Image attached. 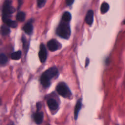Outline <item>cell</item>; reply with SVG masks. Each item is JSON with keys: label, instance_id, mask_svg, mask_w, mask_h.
<instances>
[{"label": "cell", "instance_id": "16", "mask_svg": "<svg viewBox=\"0 0 125 125\" xmlns=\"http://www.w3.org/2000/svg\"><path fill=\"white\" fill-rule=\"evenodd\" d=\"M25 14L23 12H19L16 16V19L18 21L21 22L25 20Z\"/></svg>", "mask_w": 125, "mask_h": 125}, {"label": "cell", "instance_id": "8", "mask_svg": "<svg viewBox=\"0 0 125 125\" xmlns=\"http://www.w3.org/2000/svg\"><path fill=\"white\" fill-rule=\"evenodd\" d=\"M43 119V113L42 111H38L34 115V120L36 124H41Z\"/></svg>", "mask_w": 125, "mask_h": 125}, {"label": "cell", "instance_id": "10", "mask_svg": "<svg viewBox=\"0 0 125 125\" xmlns=\"http://www.w3.org/2000/svg\"><path fill=\"white\" fill-rule=\"evenodd\" d=\"M93 21V12L91 10H89L86 15L85 17V21L87 24L91 25Z\"/></svg>", "mask_w": 125, "mask_h": 125}, {"label": "cell", "instance_id": "20", "mask_svg": "<svg viewBox=\"0 0 125 125\" xmlns=\"http://www.w3.org/2000/svg\"><path fill=\"white\" fill-rule=\"evenodd\" d=\"M74 0H66V3L67 5H71L74 2Z\"/></svg>", "mask_w": 125, "mask_h": 125}, {"label": "cell", "instance_id": "22", "mask_svg": "<svg viewBox=\"0 0 125 125\" xmlns=\"http://www.w3.org/2000/svg\"><path fill=\"white\" fill-rule=\"evenodd\" d=\"M123 23H124V24H125V20L124 21H123Z\"/></svg>", "mask_w": 125, "mask_h": 125}, {"label": "cell", "instance_id": "5", "mask_svg": "<svg viewBox=\"0 0 125 125\" xmlns=\"http://www.w3.org/2000/svg\"><path fill=\"white\" fill-rule=\"evenodd\" d=\"M39 57L41 62H44L47 58V51L44 44H41L39 52Z\"/></svg>", "mask_w": 125, "mask_h": 125}, {"label": "cell", "instance_id": "18", "mask_svg": "<svg viewBox=\"0 0 125 125\" xmlns=\"http://www.w3.org/2000/svg\"><path fill=\"white\" fill-rule=\"evenodd\" d=\"M8 61L7 57L6 56L3 54H1L0 55V63L1 64H5Z\"/></svg>", "mask_w": 125, "mask_h": 125}, {"label": "cell", "instance_id": "14", "mask_svg": "<svg viewBox=\"0 0 125 125\" xmlns=\"http://www.w3.org/2000/svg\"><path fill=\"white\" fill-rule=\"evenodd\" d=\"M71 14L68 12H64L62 16V21L65 22H68L71 20Z\"/></svg>", "mask_w": 125, "mask_h": 125}, {"label": "cell", "instance_id": "12", "mask_svg": "<svg viewBox=\"0 0 125 125\" xmlns=\"http://www.w3.org/2000/svg\"><path fill=\"white\" fill-rule=\"evenodd\" d=\"M23 29L26 33H27L28 34H30V33H32V32L33 31V25H32L31 23H27L24 26V27L23 28Z\"/></svg>", "mask_w": 125, "mask_h": 125}, {"label": "cell", "instance_id": "24", "mask_svg": "<svg viewBox=\"0 0 125 125\" xmlns=\"http://www.w3.org/2000/svg\"></svg>", "mask_w": 125, "mask_h": 125}, {"label": "cell", "instance_id": "3", "mask_svg": "<svg viewBox=\"0 0 125 125\" xmlns=\"http://www.w3.org/2000/svg\"><path fill=\"white\" fill-rule=\"evenodd\" d=\"M56 90L58 94L64 98H68L71 95V92L67 85L63 83H60L57 86Z\"/></svg>", "mask_w": 125, "mask_h": 125}, {"label": "cell", "instance_id": "13", "mask_svg": "<svg viewBox=\"0 0 125 125\" xmlns=\"http://www.w3.org/2000/svg\"><path fill=\"white\" fill-rule=\"evenodd\" d=\"M10 32V29L6 25H2L0 27V33L3 36H6Z\"/></svg>", "mask_w": 125, "mask_h": 125}, {"label": "cell", "instance_id": "15", "mask_svg": "<svg viewBox=\"0 0 125 125\" xmlns=\"http://www.w3.org/2000/svg\"><path fill=\"white\" fill-rule=\"evenodd\" d=\"M21 56V51H17L16 52H14L11 54V58L13 60H19Z\"/></svg>", "mask_w": 125, "mask_h": 125}, {"label": "cell", "instance_id": "17", "mask_svg": "<svg viewBox=\"0 0 125 125\" xmlns=\"http://www.w3.org/2000/svg\"><path fill=\"white\" fill-rule=\"evenodd\" d=\"M109 8V6L108 3L106 2H104L103 3H102L101 6V11L102 13L104 14L106 13L108 11Z\"/></svg>", "mask_w": 125, "mask_h": 125}, {"label": "cell", "instance_id": "2", "mask_svg": "<svg viewBox=\"0 0 125 125\" xmlns=\"http://www.w3.org/2000/svg\"><path fill=\"white\" fill-rule=\"evenodd\" d=\"M57 35L61 38L67 39L70 35V28L67 22L62 21L58 26L56 30Z\"/></svg>", "mask_w": 125, "mask_h": 125}, {"label": "cell", "instance_id": "23", "mask_svg": "<svg viewBox=\"0 0 125 125\" xmlns=\"http://www.w3.org/2000/svg\"><path fill=\"white\" fill-rule=\"evenodd\" d=\"M49 125V124H48V125Z\"/></svg>", "mask_w": 125, "mask_h": 125}, {"label": "cell", "instance_id": "7", "mask_svg": "<svg viewBox=\"0 0 125 125\" xmlns=\"http://www.w3.org/2000/svg\"><path fill=\"white\" fill-rule=\"evenodd\" d=\"M3 22L8 26L12 28H15L17 26V22L15 21H12L7 17H2Z\"/></svg>", "mask_w": 125, "mask_h": 125}, {"label": "cell", "instance_id": "6", "mask_svg": "<svg viewBox=\"0 0 125 125\" xmlns=\"http://www.w3.org/2000/svg\"><path fill=\"white\" fill-rule=\"evenodd\" d=\"M47 45L48 49L51 51H55L57 50L59 47L58 42L54 39H52L48 41Z\"/></svg>", "mask_w": 125, "mask_h": 125}, {"label": "cell", "instance_id": "21", "mask_svg": "<svg viewBox=\"0 0 125 125\" xmlns=\"http://www.w3.org/2000/svg\"><path fill=\"white\" fill-rule=\"evenodd\" d=\"M18 4H19V7L21 6L22 4V2H23V0H18Z\"/></svg>", "mask_w": 125, "mask_h": 125}, {"label": "cell", "instance_id": "19", "mask_svg": "<svg viewBox=\"0 0 125 125\" xmlns=\"http://www.w3.org/2000/svg\"><path fill=\"white\" fill-rule=\"evenodd\" d=\"M46 0H37V4L39 7H43L45 2Z\"/></svg>", "mask_w": 125, "mask_h": 125}, {"label": "cell", "instance_id": "1", "mask_svg": "<svg viewBox=\"0 0 125 125\" xmlns=\"http://www.w3.org/2000/svg\"><path fill=\"white\" fill-rule=\"evenodd\" d=\"M58 74V70L56 67H52L46 70L41 76V83L44 87H47L50 84V80L56 76Z\"/></svg>", "mask_w": 125, "mask_h": 125}, {"label": "cell", "instance_id": "11", "mask_svg": "<svg viewBox=\"0 0 125 125\" xmlns=\"http://www.w3.org/2000/svg\"><path fill=\"white\" fill-rule=\"evenodd\" d=\"M82 107V99H80L78 100L75 109H74V118L75 120L77 119L79 111Z\"/></svg>", "mask_w": 125, "mask_h": 125}, {"label": "cell", "instance_id": "25", "mask_svg": "<svg viewBox=\"0 0 125 125\" xmlns=\"http://www.w3.org/2000/svg\"></svg>", "mask_w": 125, "mask_h": 125}, {"label": "cell", "instance_id": "9", "mask_svg": "<svg viewBox=\"0 0 125 125\" xmlns=\"http://www.w3.org/2000/svg\"><path fill=\"white\" fill-rule=\"evenodd\" d=\"M47 105L49 108L51 110H56L58 107V104L56 101L54 99H49L47 102Z\"/></svg>", "mask_w": 125, "mask_h": 125}, {"label": "cell", "instance_id": "4", "mask_svg": "<svg viewBox=\"0 0 125 125\" xmlns=\"http://www.w3.org/2000/svg\"><path fill=\"white\" fill-rule=\"evenodd\" d=\"M15 10L11 6V0H6L3 7V16L8 17V16L15 12Z\"/></svg>", "mask_w": 125, "mask_h": 125}]
</instances>
